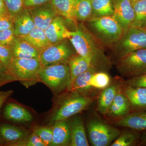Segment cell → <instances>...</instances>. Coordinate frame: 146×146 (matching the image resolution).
Returning a JSON list of instances; mask_svg holds the SVG:
<instances>
[{"instance_id": "cell-33", "label": "cell", "mask_w": 146, "mask_h": 146, "mask_svg": "<svg viewBox=\"0 0 146 146\" xmlns=\"http://www.w3.org/2000/svg\"><path fill=\"white\" fill-rule=\"evenodd\" d=\"M13 57L11 46L0 44V62L8 70Z\"/></svg>"}, {"instance_id": "cell-20", "label": "cell", "mask_w": 146, "mask_h": 146, "mask_svg": "<svg viewBox=\"0 0 146 146\" xmlns=\"http://www.w3.org/2000/svg\"><path fill=\"white\" fill-rule=\"evenodd\" d=\"M131 111L130 102L122 90L115 97L106 115L110 117L119 119L128 115Z\"/></svg>"}, {"instance_id": "cell-1", "label": "cell", "mask_w": 146, "mask_h": 146, "mask_svg": "<svg viewBox=\"0 0 146 146\" xmlns=\"http://www.w3.org/2000/svg\"><path fill=\"white\" fill-rule=\"evenodd\" d=\"M68 39L77 54L86 58L97 72H107L112 67L110 59L106 54L103 46L82 24L71 31Z\"/></svg>"}, {"instance_id": "cell-27", "label": "cell", "mask_w": 146, "mask_h": 146, "mask_svg": "<svg viewBox=\"0 0 146 146\" xmlns=\"http://www.w3.org/2000/svg\"><path fill=\"white\" fill-rule=\"evenodd\" d=\"M140 134L137 131L129 129L121 132L119 136L115 140L111 146H133L139 144Z\"/></svg>"}, {"instance_id": "cell-3", "label": "cell", "mask_w": 146, "mask_h": 146, "mask_svg": "<svg viewBox=\"0 0 146 146\" xmlns=\"http://www.w3.org/2000/svg\"><path fill=\"white\" fill-rule=\"evenodd\" d=\"M39 81L44 84L55 95L69 91L71 79L68 63L42 66L39 72Z\"/></svg>"}, {"instance_id": "cell-15", "label": "cell", "mask_w": 146, "mask_h": 146, "mask_svg": "<svg viewBox=\"0 0 146 146\" xmlns=\"http://www.w3.org/2000/svg\"><path fill=\"white\" fill-rule=\"evenodd\" d=\"M122 92L129 100L131 111H146L145 87H134L124 84Z\"/></svg>"}, {"instance_id": "cell-8", "label": "cell", "mask_w": 146, "mask_h": 146, "mask_svg": "<svg viewBox=\"0 0 146 146\" xmlns=\"http://www.w3.org/2000/svg\"><path fill=\"white\" fill-rule=\"evenodd\" d=\"M77 54L75 50L69 39L50 45L39 54V60L43 67L68 63Z\"/></svg>"}, {"instance_id": "cell-18", "label": "cell", "mask_w": 146, "mask_h": 146, "mask_svg": "<svg viewBox=\"0 0 146 146\" xmlns=\"http://www.w3.org/2000/svg\"><path fill=\"white\" fill-rule=\"evenodd\" d=\"M52 125V141L50 146H70V131L68 119L56 121Z\"/></svg>"}, {"instance_id": "cell-2", "label": "cell", "mask_w": 146, "mask_h": 146, "mask_svg": "<svg viewBox=\"0 0 146 146\" xmlns=\"http://www.w3.org/2000/svg\"><path fill=\"white\" fill-rule=\"evenodd\" d=\"M85 22L86 28L103 46L114 44L124 33L113 16L93 17Z\"/></svg>"}, {"instance_id": "cell-7", "label": "cell", "mask_w": 146, "mask_h": 146, "mask_svg": "<svg viewBox=\"0 0 146 146\" xmlns=\"http://www.w3.org/2000/svg\"><path fill=\"white\" fill-rule=\"evenodd\" d=\"M87 129L89 141L94 146H110L121 133L120 129L98 118L89 120Z\"/></svg>"}, {"instance_id": "cell-37", "label": "cell", "mask_w": 146, "mask_h": 146, "mask_svg": "<svg viewBox=\"0 0 146 146\" xmlns=\"http://www.w3.org/2000/svg\"><path fill=\"white\" fill-rule=\"evenodd\" d=\"M13 27V18L8 11L0 14V31Z\"/></svg>"}, {"instance_id": "cell-38", "label": "cell", "mask_w": 146, "mask_h": 146, "mask_svg": "<svg viewBox=\"0 0 146 146\" xmlns=\"http://www.w3.org/2000/svg\"><path fill=\"white\" fill-rule=\"evenodd\" d=\"M16 80L8 70L0 62V86L11 82Z\"/></svg>"}, {"instance_id": "cell-22", "label": "cell", "mask_w": 146, "mask_h": 146, "mask_svg": "<svg viewBox=\"0 0 146 146\" xmlns=\"http://www.w3.org/2000/svg\"><path fill=\"white\" fill-rule=\"evenodd\" d=\"M13 57L19 58H39V51L19 36H16L11 46Z\"/></svg>"}, {"instance_id": "cell-44", "label": "cell", "mask_w": 146, "mask_h": 146, "mask_svg": "<svg viewBox=\"0 0 146 146\" xmlns=\"http://www.w3.org/2000/svg\"><path fill=\"white\" fill-rule=\"evenodd\" d=\"M142 1V0H131V3L133 2L137 1Z\"/></svg>"}, {"instance_id": "cell-42", "label": "cell", "mask_w": 146, "mask_h": 146, "mask_svg": "<svg viewBox=\"0 0 146 146\" xmlns=\"http://www.w3.org/2000/svg\"><path fill=\"white\" fill-rule=\"evenodd\" d=\"M138 145H146V131L143 132L142 134H141L140 141Z\"/></svg>"}, {"instance_id": "cell-16", "label": "cell", "mask_w": 146, "mask_h": 146, "mask_svg": "<svg viewBox=\"0 0 146 146\" xmlns=\"http://www.w3.org/2000/svg\"><path fill=\"white\" fill-rule=\"evenodd\" d=\"M123 85L121 82H113L103 90L98 100L96 108L98 112L106 115L115 97L122 90Z\"/></svg>"}, {"instance_id": "cell-19", "label": "cell", "mask_w": 146, "mask_h": 146, "mask_svg": "<svg viewBox=\"0 0 146 146\" xmlns=\"http://www.w3.org/2000/svg\"><path fill=\"white\" fill-rule=\"evenodd\" d=\"M13 26L16 36L26 35L36 27L28 8L24 7L13 18Z\"/></svg>"}, {"instance_id": "cell-43", "label": "cell", "mask_w": 146, "mask_h": 146, "mask_svg": "<svg viewBox=\"0 0 146 146\" xmlns=\"http://www.w3.org/2000/svg\"><path fill=\"white\" fill-rule=\"evenodd\" d=\"M8 11L4 0H0V14Z\"/></svg>"}, {"instance_id": "cell-28", "label": "cell", "mask_w": 146, "mask_h": 146, "mask_svg": "<svg viewBox=\"0 0 146 146\" xmlns=\"http://www.w3.org/2000/svg\"><path fill=\"white\" fill-rule=\"evenodd\" d=\"M74 13L77 21L85 22L93 18L92 0H76Z\"/></svg>"}, {"instance_id": "cell-23", "label": "cell", "mask_w": 146, "mask_h": 146, "mask_svg": "<svg viewBox=\"0 0 146 146\" xmlns=\"http://www.w3.org/2000/svg\"><path fill=\"white\" fill-rule=\"evenodd\" d=\"M97 72L94 68L91 67L87 70L81 73L75 79L70 91H76L83 96H90L89 95L93 89L90 86V80L93 74Z\"/></svg>"}, {"instance_id": "cell-30", "label": "cell", "mask_w": 146, "mask_h": 146, "mask_svg": "<svg viewBox=\"0 0 146 146\" xmlns=\"http://www.w3.org/2000/svg\"><path fill=\"white\" fill-rule=\"evenodd\" d=\"M93 17L112 16L114 7L112 0H92Z\"/></svg>"}, {"instance_id": "cell-4", "label": "cell", "mask_w": 146, "mask_h": 146, "mask_svg": "<svg viewBox=\"0 0 146 146\" xmlns=\"http://www.w3.org/2000/svg\"><path fill=\"white\" fill-rule=\"evenodd\" d=\"M69 91L70 93L60 102L50 118L51 124L77 115L88 108L93 103V99L91 96H83L76 91Z\"/></svg>"}, {"instance_id": "cell-21", "label": "cell", "mask_w": 146, "mask_h": 146, "mask_svg": "<svg viewBox=\"0 0 146 146\" xmlns=\"http://www.w3.org/2000/svg\"><path fill=\"white\" fill-rule=\"evenodd\" d=\"M4 117L7 119L18 123L30 122L33 119L32 115L27 110L13 103L6 105Z\"/></svg>"}, {"instance_id": "cell-11", "label": "cell", "mask_w": 146, "mask_h": 146, "mask_svg": "<svg viewBox=\"0 0 146 146\" xmlns=\"http://www.w3.org/2000/svg\"><path fill=\"white\" fill-rule=\"evenodd\" d=\"M113 17L125 31L131 25L134 18V11L131 0H112Z\"/></svg>"}, {"instance_id": "cell-12", "label": "cell", "mask_w": 146, "mask_h": 146, "mask_svg": "<svg viewBox=\"0 0 146 146\" xmlns=\"http://www.w3.org/2000/svg\"><path fill=\"white\" fill-rule=\"evenodd\" d=\"M30 131L11 125H0V136L9 146H24Z\"/></svg>"}, {"instance_id": "cell-34", "label": "cell", "mask_w": 146, "mask_h": 146, "mask_svg": "<svg viewBox=\"0 0 146 146\" xmlns=\"http://www.w3.org/2000/svg\"><path fill=\"white\" fill-rule=\"evenodd\" d=\"M9 13L13 18L24 8V0H4Z\"/></svg>"}, {"instance_id": "cell-6", "label": "cell", "mask_w": 146, "mask_h": 146, "mask_svg": "<svg viewBox=\"0 0 146 146\" xmlns=\"http://www.w3.org/2000/svg\"><path fill=\"white\" fill-rule=\"evenodd\" d=\"M41 67L39 58L13 57L8 70L16 80H20L29 86L39 82V72Z\"/></svg>"}, {"instance_id": "cell-45", "label": "cell", "mask_w": 146, "mask_h": 146, "mask_svg": "<svg viewBox=\"0 0 146 146\" xmlns=\"http://www.w3.org/2000/svg\"><path fill=\"white\" fill-rule=\"evenodd\" d=\"M144 29L146 31V27L145 28V29Z\"/></svg>"}, {"instance_id": "cell-13", "label": "cell", "mask_w": 146, "mask_h": 146, "mask_svg": "<svg viewBox=\"0 0 146 146\" xmlns=\"http://www.w3.org/2000/svg\"><path fill=\"white\" fill-rule=\"evenodd\" d=\"M71 134V146H89L82 116L76 115L68 119Z\"/></svg>"}, {"instance_id": "cell-14", "label": "cell", "mask_w": 146, "mask_h": 146, "mask_svg": "<svg viewBox=\"0 0 146 146\" xmlns=\"http://www.w3.org/2000/svg\"><path fill=\"white\" fill-rule=\"evenodd\" d=\"M44 31L51 45L68 39L71 32L65 26L63 17L60 16H56Z\"/></svg>"}, {"instance_id": "cell-35", "label": "cell", "mask_w": 146, "mask_h": 146, "mask_svg": "<svg viewBox=\"0 0 146 146\" xmlns=\"http://www.w3.org/2000/svg\"><path fill=\"white\" fill-rule=\"evenodd\" d=\"M16 37L14 26L0 31V44L11 46Z\"/></svg>"}, {"instance_id": "cell-31", "label": "cell", "mask_w": 146, "mask_h": 146, "mask_svg": "<svg viewBox=\"0 0 146 146\" xmlns=\"http://www.w3.org/2000/svg\"><path fill=\"white\" fill-rule=\"evenodd\" d=\"M110 77L107 72H98L93 74L90 80V86L93 89H103L109 86L110 84Z\"/></svg>"}, {"instance_id": "cell-25", "label": "cell", "mask_w": 146, "mask_h": 146, "mask_svg": "<svg viewBox=\"0 0 146 146\" xmlns=\"http://www.w3.org/2000/svg\"><path fill=\"white\" fill-rule=\"evenodd\" d=\"M71 74V84L69 91L71 90L76 78L91 67V63L86 58L76 54L68 61Z\"/></svg>"}, {"instance_id": "cell-46", "label": "cell", "mask_w": 146, "mask_h": 146, "mask_svg": "<svg viewBox=\"0 0 146 146\" xmlns=\"http://www.w3.org/2000/svg\"><path fill=\"white\" fill-rule=\"evenodd\" d=\"M1 143V141H0V143Z\"/></svg>"}, {"instance_id": "cell-5", "label": "cell", "mask_w": 146, "mask_h": 146, "mask_svg": "<svg viewBox=\"0 0 146 146\" xmlns=\"http://www.w3.org/2000/svg\"><path fill=\"white\" fill-rule=\"evenodd\" d=\"M112 46L118 59L137 50L146 48V31L130 27L124 31L122 36Z\"/></svg>"}, {"instance_id": "cell-10", "label": "cell", "mask_w": 146, "mask_h": 146, "mask_svg": "<svg viewBox=\"0 0 146 146\" xmlns=\"http://www.w3.org/2000/svg\"><path fill=\"white\" fill-rule=\"evenodd\" d=\"M28 9L35 26L44 30L56 16H59L50 2Z\"/></svg>"}, {"instance_id": "cell-36", "label": "cell", "mask_w": 146, "mask_h": 146, "mask_svg": "<svg viewBox=\"0 0 146 146\" xmlns=\"http://www.w3.org/2000/svg\"><path fill=\"white\" fill-rule=\"evenodd\" d=\"M123 84L124 85L134 87L146 88V72L137 76L128 78Z\"/></svg>"}, {"instance_id": "cell-17", "label": "cell", "mask_w": 146, "mask_h": 146, "mask_svg": "<svg viewBox=\"0 0 146 146\" xmlns=\"http://www.w3.org/2000/svg\"><path fill=\"white\" fill-rule=\"evenodd\" d=\"M114 124L118 126L137 131L146 130V111H136L117 119Z\"/></svg>"}, {"instance_id": "cell-40", "label": "cell", "mask_w": 146, "mask_h": 146, "mask_svg": "<svg viewBox=\"0 0 146 146\" xmlns=\"http://www.w3.org/2000/svg\"><path fill=\"white\" fill-rule=\"evenodd\" d=\"M51 0H24V7L31 8L49 2Z\"/></svg>"}, {"instance_id": "cell-24", "label": "cell", "mask_w": 146, "mask_h": 146, "mask_svg": "<svg viewBox=\"0 0 146 146\" xmlns=\"http://www.w3.org/2000/svg\"><path fill=\"white\" fill-rule=\"evenodd\" d=\"M19 37L32 45L40 53L51 45L45 31L36 27L28 34Z\"/></svg>"}, {"instance_id": "cell-9", "label": "cell", "mask_w": 146, "mask_h": 146, "mask_svg": "<svg viewBox=\"0 0 146 146\" xmlns=\"http://www.w3.org/2000/svg\"><path fill=\"white\" fill-rule=\"evenodd\" d=\"M116 67L121 75L128 78L146 72V48L132 52L119 58Z\"/></svg>"}, {"instance_id": "cell-26", "label": "cell", "mask_w": 146, "mask_h": 146, "mask_svg": "<svg viewBox=\"0 0 146 146\" xmlns=\"http://www.w3.org/2000/svg\"><path fill=\"white\" fill-rule=\"evenodd\" d=\"M50 2L58 15L76 23L74 13L76 0H51Z\"/></svg>"}, {"instance_id": "cell-39", "label": "cell", "mask_w": 146, "mask_h": 146, "mask_svg": "<svg viewBox=\"0 0 146 146\" xmlns=\"http://www.w3.org/2000/svg\"><path fill=\"white\" fill-rule=\"evenodd\" d=\"M24 146H46L39 136L33 132L29 135L25 143Z\"/></svg>"}, {"instance_id": "cell-32", "label": "cell", "mask_w": 146, "mask_h": 146, "mask_svg": "<svg viewBox=\"0 0 146 146\" xmlns=\"http://www.w3.org/2000/svg\"><path fill=\"white\" fill-rule=\"evenodd\" d=\"M33 132L42 139L46 146L50 145L52 141V127H37Z\"/></svg>"}, {"instance_id": "cell-41", "label": "cell", "mask_w": 146, "mask_h": 146, "mask_svg": "<svg viewBox=\"0 0 146 146\" xmlns=\"http://www.w3.org/2000/svg\"><path fill=\"white\" fill-rule=\"evenodd\" d=\"M13 93V91L12 90L0 91V109L4 103L6 101L9 97L12 95Z\"/></svg>"}, {"instance_id": "cell-29", "label": "cell", "mask_w": 146, "mask_h": 146, "mask_svg": "<svg viewBox=\"0 0 146 146\" xmlns=\"http://www.w3.org/2000/svg\"><path fill=\"white\" fill-rule=\"evenodd\" d=\"M134 18L130 27L145 29L146 27V0L132 2Z\"/></svg>"}]
</instances>
